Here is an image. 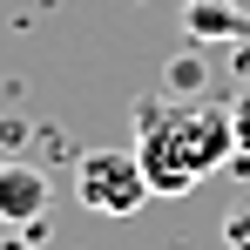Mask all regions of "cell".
<instances>
[{
  "label": "cell",
  "mask_w": 250,
  "mask_h": 250,
  "mask_svg": "<svg viewBox=\"0 0 250 250\" xmlns=\"http://www.w3.org/2000/svg\"><path fill=\"white\" fill-rule=\"evenodd\" d=\"M75 196H82V209H95V216H135L156 189H149V169H142L135 149H82Z\"/></svg>",
  "instance_id": "obj_2"
},
{
  "label": "cell",
  "mask_w": 250,
  "mask_h": 250,
  "mask_svg": "<svg viewBox=\"0 0 250 250\" xmlns=\"http://www.w3.org/2000/svg\"><path fill=\"white\" fill-rule=\"evenodd\" d=\"M41 209H47V176H41L34 163L0 156V223H14V230L41 237Z\"/></svg>",
  "instance_id": "obj_3"
},
{
  "label": "cell",
  "mask_w": 250,
  "mask_h": 250,
  "mask_svg": "<svg viewBox=\"0 0 250 250\" xmlns=\"http://www.w3.org/2000/svg\"><path fill=\"white\" fill-rule=\"evenodd\" d=\"M203 82H209L203 54H176V61H169V95H203Z\"/></svg>",
  "instance_id": "obj_5"
},
{
  "label": "cell",
  "mask_w": 250,
  "mask_h": 250,
  "mask_svg": "<svg viewBox=\"0 0 250 250\" xmlns=\"http://www.w3.org/2000/svg\"><path fill=\"white\" fill-rule=\"evenodd\" d=\"M237 149V122L196 95H142L135 102V156L156 196H189Z\"/></svg>",
  "instance_id": "obj_1"
},
{
  "label": "cell",
  "mask_w": 250,
  "mask_h": 250,
  "mask_svg": "<svg viewBox=\"0 0 250 250\" xmlns=\"http://www.w3.org/2000/svg\"><path fill=\"white\" fill-rule=\"evenodd\" d=\"M223 244H230V250H250V203H237L230 216H223Z\"/></svg>",
  "instance_id": "obj_6"
},
{
  "label": "cell",
  "mask_w": 250,
  "mask_h": 250,
  "mask_svg": "<svg viewBox=\"0 0 250 250\" xmlns=\"http://www.w3.org/2000/svg\"><path fill=\"white\" fill-rule=\"evenodd\" d=\"M183 34L196 47H244L250 41V14L237 0H183Z\"/></svg>",
  "instance_id": "obj_4"
},
{
  "label": "cell",
  "mask_w": 250,
  "mask_h": 250,
  "mask_svg": "<svg viewBox=\"0 0 250 250\" xmlns=\"http://www.w3.org/2000/svg\"><path fill=\"white\" fill-rule=\"evenodd\" d=\"M230 122H237V149H244V156H250V95H244V102H237V108H230Z\"/></svg>",
  "instance_id": "obj_7"
}]
</instances>
